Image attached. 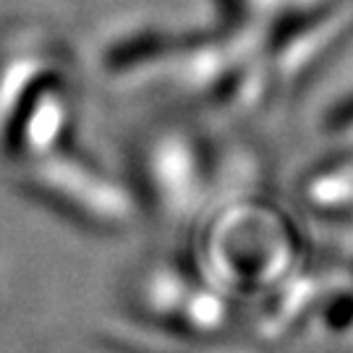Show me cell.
<instances>
[{
    "instance_id": "obj_1",
    "label": "cell",
    "mask_w": 353,
    "mask_h": 353,
    "mask_svg": "<svg viewBox=\"0 0 353 353\" xmlns=\"http://www.w3.org/2000/svg\"><path fill=\"white\" fill-rule=\"evenodd\" d=\"M76 87L58 45L19 32L0 48V160L21 181L74 154Z\"/></svg>"
},
{
    "instance_id": "obj_2",
    "label": "cell",
    "mask_w": 353,
    "mask_h": 353,
    "mask_svg": "<svg viewBox=\"0 0 353 353\" xmlns=\"http://www.w3.org/2000/svg\"><path fill=\"white\" fill-rule=\"evenodd\" d=\"M199 152L186 134L163 131L144 141L139 173L150 202L168 212H186L199 196Z\"/></svg>"
}]
</instances>
